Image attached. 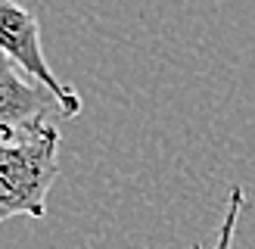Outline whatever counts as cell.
Listing matches in <instances>:
<instances>
[{
    "mask_svg": "<svg viewBox=\"0 0 255 249\" xmlns=\"http://www.w3.org/2000/svg\"><path fill=\"white\" fill-rule=\"evenodd\" d=\"M59 124L37 119L0 131V221L47 218V193L59 174Z\"/></svg>",
    "mask_w": 255,
    "mask_h": 249,
    "instance_id": "1",
    "label": "cell"
},
{
    "mask_svg": "<svg viewBox=\"0 0 255 249\" xmlns=\"http://www.w3.org/2000/svg\"><path fill=\"white\" fill-rule=\"evenodd\" d=\"M0 53L9 56L16 66L31 75L37 84L50 87L59 100V109L62 116H78L84 109V100L81 94L75 91L72 84H62L50 62L44 56V47H41V25H37V16L31 9H25L16 0H0Z\"/></svg>",
    "mask_w": 255,
    "mask_h": 249,
    "instance_id": "2",
    "label": "cell"
},
{
    "mask_svg": "<svg viewBox=\"0 0 255 249\" xmlns=\"http://www.w3.org/2000/svg\"><path fill=\"white\" fill-rule=\"evenodd\" d=\"M53 109H59L56 94L37 81H25L16 72V62L0 53V131L47 119Z\"/></svg>",
    "mask_w": 255,
    "mask_h": 249,
    "instance_id": "3",
    "label": "cell"
},
{
    "mask_svg": "<svg viewBox=\"0 0 255 249\" xmlns=\"http://www.w3.org/2000/svg\"><path fill=\"white\" fill-rule=\"evenodd\" d=\"M243 203H246V190L240 184H234L231 193H227V209H224V218L218 228V240H215L212 249H234V234H237V221H240V212H243ZM190 249H206V246L193 243Z\"/></svg>",
    "mask_w": 255,
    "mask_h": 249,
    "instance_id": "4",
    "label": "cell"
}]
</instances>
